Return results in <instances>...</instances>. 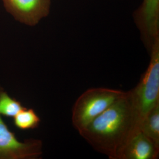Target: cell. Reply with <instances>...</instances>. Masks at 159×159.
Listing matches in <instances>:
<instances>
[{
  "label": "cell",
  "instance_id": "1",
  "mask_svg": "<svg viewBox=\"0 0 159 159\" xmlns=\"http://www.w3.org/2000/svg\"><path fill=\"white\" fill-rule=\"evenodd\" d=\"M140 118L130 90L97 117L79 134L92 148L110 159H120Z\"/></svg>",
  "mask_w": 159,
  "mask_h": 159
},
{
  "label": "cell",
  "instance_id": "2",
  "mask_svg": "<svg viewBox=\"0 0 159 159\" xmlns=\"http://www.w3.org/2000/svg\"><path fill=\"white\" fill-rule=\"evenodd\" d=\"M126 91L104 87L91 88L80 95L74 103L71 120L75 130H83L125 94Z\"/></svg>",
  "mask_w": 159,
  "mask_h": 159
},
{
  "label": "cell",
  "instance_id": "3",
  "mask_svg": "<svg viewBox=\"0 0 159 159\" xmlns=\"http://www.w3.org/2000/svg\"><path fill=\"white\" fill-rule=\"evenodd\" d=\"M149 52L150 61L148 68L138 84L130 90L140 123L159 103V38Z\"/></svg>",
  "mask_w": 159,
  "mask_h": 159
},
{
  "label": "cell",
  "instance_id": "4",
  "mask_svg": "<svg viewBox=\"0 0 159 159\" xmlns=\"http://www.w3.org/2000/svg\"><path fill=\"white\" fill-rule=\"evenodd\" d=\"M43 154V142L29 139L20 141L0 116V159H39Z\"/></svg>",
  "mask_w": 159,
  "mask_h": 159
},
{
  "label": "cell",
  "instance_id": "5",
  "mask_svg": "<svg viewBox=\"0 0 159 159\" xmlns=\"http://www.w3.org/2000/svg\"><path fill=\"white\" fill-rule=\"evenodd\" d=\"M6 11L19 23L37 25L50 13L51 0H1Z\"/></svg>",
  "mask_w": 159,
  "mask_h": 159
},
{
  "label": "cell",
  "instance_id": "6",
  "mask_svg": "<svg viewBox=\"0 0 159 159\" xmlns=\"http://www.w3.org/2000/svg\"><path fill=\"white\" fill-rule=\"evenodd\" d=\"M135 20L143 43L150 51L154 41L159 38V0H143Z\"/></svg>",
  "mask_w": 159,
  "mask_h": 159
},
{
  "label": "cell",
  "instance_id": "7",
  "mask_svg": "<svg viewBox=\"0 0 159 159\" xmlns=\"http://www.w3.org/2000/svg\"><path fill=\"white\" fill-rule=\"evenodd\" d=\"M159 154V146L139 128L127 141L120 159H156Z\"/></svg>",
  "mask_w": 159,
  "mask_h": 159
},
{
  "label": "cell",
  "instance_id": "8",
  "mask_svg": "<svg viewBox=\"0 0 159 159\" xmlns=\"http://www.w3.org/2000/svg\"><path fill=\"white\" fill-rule=\"evenodd\" d=\"M139 129L159 147V103L141 121Z\"/></svg>",
  "mask_w": 159,
  "mask_h": 159
},
{
  "label": "cell",
  "instance_id": "9",
  "mask_svg": "<svg viewBox=\"0 0 159 159\" xmlns=\"http://www.w3.org/2000/svg\"><path fill=\"white\" fill-rule=\"evenodd\" d=\"M41 119L33 108L25 107L13 117L14 125L21 130H33L39 127Z\"/></svg>",
  "mask_w": 159,
  "mask_h": 159
},
{
  "label": "cell",
  "instance_id": "10",
  "mask_svg": "<svg viewBox=\"0 0 159 159\" xmlns=\"http://www.w3.org/2000/svg\"><path fill=\"white\" fill-rule=\"evenodd\" d=\"M24 107L21 102L10 96L4 90L0 93V116L14 117Z\"/></svg>",
  "mask_w": 159,
  "mask_h": 159
},
{
  "label": "cell",
  "instance_id": "11",
  "mask_svg": "<svg viewBox=\"0 0 159 159\" xmlns=\"http://www.w3.org/2000/svg\"><path fill=\"white\" fill-rule=\"evenodd\" d=\"M4 88L1 86V85H0V93L1 92V91H2V90H4Z\"/></svg>",
  "mask_w": 159,
  "mask_h": 159
}]
</instances>
